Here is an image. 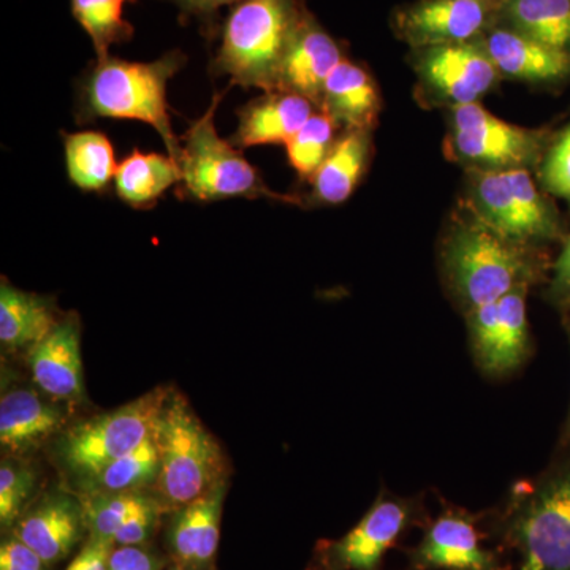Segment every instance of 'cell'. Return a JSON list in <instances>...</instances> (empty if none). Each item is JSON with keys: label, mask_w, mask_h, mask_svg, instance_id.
Returning a JSON list of instances; mask_svg holds the SVG:
<instances>
[{"label": "cell", "mask_w": 570, "mask_h": 570, "mask_svg": "<svg viewBox=\"0 0 570 570\" xmlns=\"http://www.w3.org/2000/svg\"><path fill=\"white\" fill-rule=\"evenodd\" d=\"M442 262L464 316L517 288H531L543 275V262L534 246L505 238L478 216L452 228Z\"/></svg>", "instance_id": "cell-1"}, {"label": "cell", "mask_w": 570, "mask_h": 570, "mask_svg": "<svg viewBox=\"0 0 570 570\" xmlns=\"http://www.w3.org/2000/svg\"><path fill=\"white\" fill-rule=\"evenodd\" d=\"M184 63L186 56L178 50L154 62L122 61L110 55L97 59L81 85L82 119H137L149 124L181 168L183 148L168 116L167 85Z\"/></svg>", "instance_id": "cell-2"}, {"label": "cell", "mask_w": 570, "mask_h": 570, "mask_svg": "<svg viewBox=\"0 0 570 570\" xmlns=\"http://www.w3.org/2000/svg\"><path fill=\"white\" fill-rule=\"evenodd\" d=\"M154 439L159 452V475L154 489L164 508H183L227 482L219 442L181 393H168Z\"/></svg>", "instance_id": "cell-3"}, {"label": "cell", "mask_w": 570, "mask_h": 570, "mask_svg": "<svg viewBox=\"0 0 570 570\" xmlns=\"http://www.w3.org/2000/svg\"><path fill=\"white\" fill-rule=\"evenodd\" d=\"M299 20L294 0H239L225 20L213 70L235 85L275 91Z\"/></svg>", "instance_id": "cell-4"}, {"label": "cell", "mask_w": 570, "mask_h": 570, "mask_svg": "<svg viewBox=\"0 0 570 570\" xmlns=\"http://www.w3.org/2000/svg\"><path fill=\"white\" fill-rule=\"evenodd\" d=\"M505 538L521 570H570V460L515 491Z\"/></svg>", "instance_id": "cell-5"}, {"label": "cell", "mask_w": 570, "mask_h": 570, "mask_svg": "<svg viewBox=\"0 0 570 570\" xmlns=\"http://www.w3.org/2000/svg\"><path fill=\"white\" fill-rule=\"evenodd\" d=\"M214 96L212 107L195 121L184 137V193L198 202L227 200V198H272L294 202L287 195L269 190L257 168L253 167L232 141L223 140L214 126V111L220 102Z\"/></svg>", "instance_id": "cell-6"}, {"label": "cell", "mask_w": 570, "mask_h": 570, "mask_svg": "<svg viewBox=\"0 0 570 570\" xmlns=\"http://www.w3.org/2000/svg\"><path fill=\"white\" fill-rule=\"evenodd\" d=\"M471 202L480 220L521 245L535 246L560 238L557 209L539 193L527 168H472Z\"/></svg>", "instance_id": "cell-7"}, {"label": "cell", "mask_w": 570, "mask_h": 570, "mask_svg": "<svg viewBox=\"0 0 570 570\" xmlns=\"http://www.w3.org/2000/svg\"><path fill=\"white\" fill-rule=\"evenodd\" d=\"M168 393V389H154L115 411L70 428L59 444L63 463L86 482L132 452L153 436Z\"/></svg>", "instance_id": "cell-8"}, {"label": "cell", "mask_w": 570, "mask_h": 570, "mask_svg": "<svg viewBox=\"0 0 570 570\" xmlns=\"http://www.w3.org/2000/svg\"><path fill=\"white\" fill-rule=\"evenodd\" d=\"M450 151L474 170L504 171L539 163L549 135L497 118L482 105L452 108Z\"/></svg>", "instance_id": "cell-9"}, {"label": "cell", "mask_w": 570, "mask_h": 570, "mask_svg": "<svg viewBox=\"0 0 570 570\" xmlns=\"http://www.w3.org/2000/svg\"><path fill=\"white\" fill-rule=\"evenodd\" d=\"M419 519L414 499L382 493L347 534L318 546L322 570H381L382 560Z\"/></svg>", "instance_id": "cell-10"}, {"label": "cell", "mask_w": 570, "mask_h": 570, "mask_svg": "<svg viewBox=\"0 0 570 570\" xmlns=\"http://www.w3.org/2000/svg\"><path fill=\"white\" fill-rule=\"evenodd\" d=\"M528 292L530 287L517 288L498 302L466 314L472 355L489 377L515 373L530 355Z\"/></svg>", "instance_id": "cell-11"}, {"label": "cell", "mask_w": 570, "mask_h": 570, "mask_svg": "<svg viewBox=\"0 0 570 570\" xmlns=\"http://www.w3.org/2000/svg\"><path fill=\"white\" fill-rule=\"evenodd\" d=\"M417 70L428 96L452 108L478 104L499 77L490 56L474 43L423 48Z\"/></svg>", "instance_id": "cell-12"}, {"label": "cell", "mask_w": 570, "mask_h": 570, "mask_svg": "<svg viewBox=\"0 0 570 570\" xmlns=\"http://www.w3.org/2000/svg\"><path fill=\"white\" fill-rule=\"evenodd\" d=\"M504 0H420L400 11L397 33L411 47L471 43L489 29Z\"/></svg>", "instance_id": "cell-13"}, {"label": "cell", "mask_w": 570, "mask_h": 570, "mask_svg": "<svg viewBox=\"0 0 570 570\" xmlns=\"http://www.w3.org/2000/svg\"><path fill=\"white\" fill-rule=\"evenodd\" d=\"M411 570H505L482 542L478 523L466 510L445 509L428 524L415 549L409 551Z\"/></svg>", "instance_id": "cell-14"}, {"label": "cell", "mask_w": 570, "mask_h": 570, "mask_svg": "<svg viewBox=\"0 0 570 570\" xmlns=\"http://www.w3.org/2000/svg\"><path fill=\"white\" fill-rule=\"evenodd\" d=\"M33 384L55 401L85 397L81 325L77 314H66L50 335L28 351Z\"/></svg>", "instance_id": "cell-15"}, {"label": "cell", "mask_w": 570, "mask_h": 570, "mask_svg": "<svg viewBox=\"0 0 570 570\" xmlns=\"http://www.w3.org/2000/svg\"><path fill=\"white\" fill-rule=\"evenodd\" d=\"M341 61L340 45L316 22L302 18L277 71L275 91L299 94L321 104L325 82Z\"/></svg>", "instance_id": "cell-16"}, {"label": "cell", "mask_w": 570, "mask_h": 570, "mask_svg": "<svg viewBox=\"0 0 570 570\" xmlns=\"http://www.w3.org/2000/svg\"><path fill=\"white\" fill-rule=\"evenodd\" d=\"M85 528L81 501L55 491L22 513L14 527V535L51 566L73 550Z\"/></svg>", "instance_id": "cell-17"}, {"label": "cell", "mask_w": 570, "mask_h": 570, "mask_svg": "<svg viewBox=\"0 0 570 570\" xmlns=\"http://www.w3.org/2000/svg\"><path fill=\"white\" fill-rule=\"evenodd\" d=\"M227 482L219 483L204 497L175 509L168 524V549L181 568H209L219 546L220 517Z\"/></svg>", "instance_id": "cell-18"}, {"label": "cell", "mask_w": 570, "mask_h": 570, "mask_svg": "<svg viewBox=\"0 0 570 570\" xmlns=\"http://www.w3.org/2000/svg\"><path fill=\"white\" fill-rule=\"evenodd\" d=\"M313 100L288 91H269L238 111V130L232 142L238 148L287 145L314 115Z\"/></svg>", "instance_id": "cell-19"}, {"label": "cell", "mask_w": 570, "mask_h": 570, "mask_svg": "<svg viewBox=\"0 0 570 570\" xmlns=\"http://www.w3.org/2000/svg\"><path fill=\"white\" fill-rule=\"evenodd\" d=\"M50 400L29 389L3 390L0 397L3 450L14 455L31 452L62 430L66 414Z\"/></svg>", "instance_id": "cell-20"}, {"label": "cell", "mask_w": 570, "mask_h": 570, "mask_svg": "<svg viewBox=\"0 0 570 570\" xmlns=\"http://www.w3.org/2000/svg\"><path fill=\"white\" fill-rule=\"evenodd\" d=\"M499 75L524 81H554L570 73V55L553 50L515 29H494L483 41Z\"/></svg>", "instance_id": "cell-21"}, {"label": "cell", "mask_w": 570, "mask_h": 570, "mask_svg": "<svg viewBox=\"0 0 570 570\" xmlns=\"http://www.w3.org/2000/svg\"><path fill=\"white\" fill-rule=\"evenodd\" d=\"M55 299L0 284V343L9 351L32 348L62 321Z\"/></svg>", "instance_id": "cell-22"}, {"label": "cell", "mask_w": 570, "mask_h": 570, "mask_svg": "<svg viewBox=\"0 0 570 570\" xmlns=\"http://www.w3.org/2000/svg\"><path fill=\"white\" fill-rule=\"evenodd\" d=\"M322 110L347 130H370L379 115V94L373 78L363 67L341 61L330 75L322 94Z\"/></svg>", "instance_id": "cell-23"}, {"label": "cell", "mask_w": 570, "mask_h": 570, "mask_svg": "<svg viewBox=\"0 0 570 570\" xmlns=\"http://www.w3.org/2000/svg\"><path fill=\"white\" fill-rule=\"evenodd\" d=\"M370 149L366 130H347L337 138L324 164L311 178L314 200L324 205L344 204L362 179Z\"/></svg>", "instance_id": "cell-24"}, {"label": "cell", "mask_w": 570, "mask_h": 570, "mask_svg": "<svg viewBox=\"0 0 570 570\" xmlns=\"http://www.w3.org/2000/svg\"><path fill=\"white\" fill-rule=\"evenodd\" d=\"M183 181V171L171 157L163 154H142L134 149L118 165L115 189L118 197L134 208H149L176 183Z\"/></svg>", "instance_id": "cell-25"}, {"label": "cell", "mask_w": 570, "mask_h": 570, "mask_svg": "<svg viewBox=\"0 0 570 570\" xmlns=\"http://www.w3.org/2000/svg\"><path fill=\"white\" fill-rule=\"evenodd\" d=\"M510 28L570 55V0H504Z\"/></svg>", "instance_id": "cell-26"}, {"label": "cell", "mask_w": 570, "mask_h": 570, "mask_svg": "<svg viewBox=\"0 0 570 570\" xmlns=\"http://www.w3.org/2000/svg\"><path fill=\"white\" fill-rule=\"evenodd\" d=\"M66 164L70 181L86 193H102L115 181L118 164L107 135L86 130L67 135Z\"/></svg>", "instance_id": "cell-27"}, {"label": "cell", "mask_w": 570, "mask_h": 570, "mask_svg": "<svg viewBox=\"0 0 570 570\" xmlns=\"http://www.w3.org/2000/svg\"><path fill=\"white\" fill-rule=\"evenodd\" d=\"M159 475V452L154 434L141 445L112 461L94 478L86 480L88 494L124 493L154 485Z\"/></svg>", "instance_id": "cell-28"}, {"label": "cell", "mask_w": 570, "mask_h": 570, "mask_svg": "<svg viewBox=\"0 0 570 570\" xmlns=\"http://www.w3.org/2000/svg\"><path fill=\"white\" fill-rule=\"evenodd\" d=\"M71 13L91 37L97 59L108 56L111 45L129 41L134 28L122 17L124 0H70Z\"/></svg>", "instance_id": "cell-29"}, {"label": "cell", "mask_w": 570, "mask_h": 570, "mask_svg": "<svg viewBox=\"0 0 570 570\" xmlns=\"http://www.w3.org/2000/svg\"><path fill=\"white\" fill-rule=\"evenodd\" d=\"M153 499L154 497H149L142 490L88 494L85 501H81L86 530L92 538L112 542L119 528Z\"/></svg>", "instance_id": "cell-30"}, {"label": "cell", "mask_w": 570, "mask_h": 570, "mask_svg": "<svg viewBox=\"0 0 570 570\" xmlns=\"http://www.w3.org/2000/svg\"><path fill=\"white\" fill-rule=\"evenodd\" d=\"M340 124L325 110L314 112L299 132L287 142L288 163L303 178H313L337 140Z\"/></svg>", "instance_id": "cell-31"}, {"label": "cell", "mask_w": 570, "mask_h": 570, "mask_svg": "<svg viewBox=\"0 0 570 570\" xmlns=\"http://www.w3.org/2000/svg\"><path fill=\"white\" fill-rule=\"evenodd\" d=\"M37 485L31 466L13 459H3L0 464V523L11 527L21 519L31 501Z\"/></svg>", "instance_id": "cell-32"}, {"label": "cell", "mask_w": 570, "mask_h": 570, "mask_svg": "<svg viewBox=\"0 0 570 570\" xmlns=\"http://www.w3.org/2000/svg\"><path fill=\"white\" fill-rule=\"evenodd\" d=\"M542 181L549 193L570 202V124L543 159Z\"/></svg>", "instance_id": "cell-33"}, {"label": "cell", "mask_w": 570, "mask_h": 570, "mask_svg": "<svg viewBox=\"0 0 570 570\" xmlns=\"http://www.w3.org/2000/svg\"><path fill=\"white\" fill-rule=\"evenodd\" d=\"M160 508L163 504L154 498L145 508L134 513L112 538L115 546H145L159 523Z\"/></svg>", "instance_id": "cell-34"}, {"label": "cell", "mask_w": 570, "mask_h": 570, "mask_svg": "<svg viewBox=\"0 0 570 570\" xmlns=\"http://www.w3.org/2000/svg\"><path fill=\"white\" fill-rule=\"evenodd\" d=\"M48 564L17 535L0 546V570H47Z\"/></svg>", "instance_id": "cell-35"}, {"label": "cell", "mask_w": 570, "mask_h": 570, "mask_svg": "<svg viewBox=\"0 0 570 570\" xmlns=\"http://www.w3.org/2000/svg\"><path fill=\"white\" fill-rule=\"evenodd\" d=\"M160 566V558L142 546H115L107 570H159Z\"/></svg>", "instance_id": "cell-36"}, {"label": "cell", "mask_w": 570, "mask_h": 570, "mask_svg": "<svg viewBox=\"0 0 570 570\" xmlns=\"http://www.w3.org/2000/svg\"><path fill=\"white\" fill-rule=\"evenodd\" d=\"M112 547L111 540L89 535L88 542L66 570H107Z\"/></svg>", "instance_id": "cell-37"}, {"label": "cell", "mask_w": 570, "mask_h": 570, "mask_svg": "<svg viewBox=\"0 0 570 570\" xmlns=\"http://www.w3.org/2000/svg\"><path fill=\"white\" fill-rule=\"evenodd\" d=\"M550 295L554 305L570 314V238L554 264Z\"/></svg>", "instance_id": "cell-38"}, {"label": "cell", "mask_w": 570, "mask_h": 570, "mask_svg": "<svg viewBox=\"0 0 570 570\" xmlns=\"http://www.w3.org/2000/svg\"><path fill=\"white\" fill-rule=\"evenodd\" d=\"M171 2L178 7L183 17L209 18L212 14L216 13L220 7L234 6V3H238L239 0H171Z\"/></svg>", "instance_id": "cell-39"}, {"label": "cell", "mask_w": 570, "mask_h": 570, "mask_svg": "<svg viewBox=\"0 0 570 570\" xmlns=\"http://www.w3.org/2000/svg\"><path fill=\"white\" fill-rule=\"evenodd\" d=\"M568 333H569V341H570V322L568 324ZM564 439H568L570 441V411L568 415V422H566L564 426Z\"/></svg>", "instance_id": "cell-40"}, {"label": "cell", "mask_w": 570, "mask_h": 570, "mask_svg": "<svg viewBox=\"0 0 570 570\" xmlns=\"http://www.w3.org/2000/svg\"><path fill=\"white\" fill-rule=\"evenodd\" d=\"M174 570H190V569L181 568V566H178V568H176Z\"/></svg>", "instance_id": "cell-41"}]
</instances>
